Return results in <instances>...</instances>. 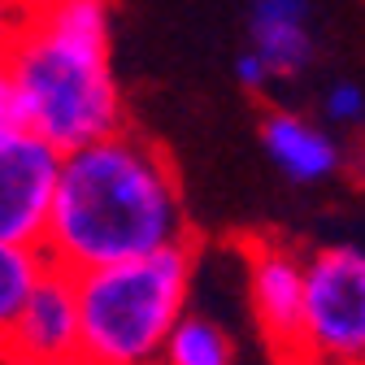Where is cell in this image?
<instances>
[{"label":"cell","instance_id":"cell-1","mask_svg":"<svg viewBox=\"0 0 365 365\" xmlns=\"http://www.w3.org/2000/svg\"><path fill=\"white\" fill-rule=\"evenodd\" d=\"M170 244H187V213L178 174L148 135L118 126L66 153L43 240L53 265L83 274Z\"/></svg>","mask_w":365,"mask_h":365},{"label":"cell","instance_id":"cell-2","mask_svg":"<svg viewBox=\"0 0 365 365\" xmlns=\"http://www.w3.org/2000/svg\"><path fill=\"white\" fill-rule=\"evenodd\" d=\"M0 66L9 74L14 118L66 153L126 126L109 0H31V14L0 43Z\"/></svg>","mask_w":365,"mask_h":365},{"label":"cell","instance_id":"cell-3","mask_svg":"<svg viewBox=\"0 0 365 365\" xmlns=\"http://www.w3.org/2000/svg\"><path fill=\"white\" fill-rule=\"evenodd\" d=\"M192 248L170 244L144 257L91 265L78 279L83 361L144 365L161 361L174 322L192 300Z\"/></svg>","mask_w":365,"mask_h":365},{"label":"cell","instance_id":"cell-4","mask_svg":"<svg viewBox=\"0 0 365 365\" xmlns=\"http://www.w3.org/2000/svg\"><path fill=\"white\" fill-rule=\"evenodd\" d=\"M300 361L365 365V248L327 244L309 252Z\"/></svg>","mask_w":365,"mask_h":365},{"label":"cell","instance_id":"cell-5","mask_svg":"<svg viewBox=\"0 0 365 365\" xmlns=\"http://www.w3.org/2000/svg\"><path fill=\"white\" fill-rule=\"evenodd\" d=\"M66 148L43 130L9 118L0 122V240L43 248L57 205Z\"/></svg>","mask_w":365,"mask_h":365},{"label":"cell","instance_id":"cell-6","mask_svg":"<svg viewBox=\"0 0 365 365\" xmlns=\"http://www.w3.org/2000/svg\"><path fill=\"white\" fill-rule=\"evenodd\" d=\"M244 265H248V313L257 322L265 352L283 356V361H300L309 257L287 244L257 240V244H248Z\"/></svg>","mask_w":365,"mask_h":365},{"label":"cell","instance_id":"cell-7","mask_svg":"<svg viewBox=\"0 0 365 365\" xmlns=\"http://www.w3.org/2000/svg\"><path fill=\"white\" fill-rule=\"evenodd\" d=\"M0 356L35 361V365L83 361V309H78V279L70 269L61 265L43 269V279L26 296Z\"/></svg>","mask_w":365,"mask_h":365},{"label":"cell","instance_id":"cell-8","mask_svg":"<svg viewBox=\"0 0 365 365\" xmlns=\"http://www.w3.org/2000/svg\"><path fill=\"white\" fill-rule=\"evenodd\" d=\"M261 148H265L269 165L287 182H300V187H317V182L335 178L348 165V157L339 153V140H335V126L313 122L292 109H274L261 118Z\"/></svg>","mask_w":365,"mask_h":365},{"label":"cell","instance_id":"cell-9","mask_svg":"<svg viewBox=\"0 0 365 365\" xmlns=\"http://www.w3.org/2000/svg\"><path fill=\"white\" fill-rule=\"evenodd\" d=\"M309 0H257L248 18V48L261 53L274 78H296L313 61Z\"/></svg>","mask_w":365,"mask_h":365},{"label":"cell","instance_id":"cell-10","mask_svg":"<svg viewBox=\"0 0 365 365\" xmlns=\"http://www.w3.org/2000/svg\"><path fill=\"white\" fill-rule=\"evenodd\" d=\"M235 356H240L235 335L226 331L217 317L192 313V309L174 322V331L165 339V352H161V361H170V365H231Z\"/></svg>","mask_w":365,"mask_h":365},{"label":"cell","instance_id":"cell-11","mask_svg":"<svg viewBox=\"0 0 365 365\" xmlns=\"http://www.w3.org/2000/svg\"><path fill=\"white\" fill-rule=\"evenodd\" d=\"M48 252L43 248H31V244H5L0 240V348H5L18 313L26 304V296L35 292V283L43 279L48 269Z\"/></svg>","mask_w":365,"mask_h":365},{"label":"cell","instance_id":"cell-12","mask_svg":"<svg viewBox=\"0 0 365 365\" xmlns=\"http://www.w3.org/2000/svg\"><path fill=\"white\" fill-rule=\"evenodd\" d=\"M322 113L335 130H356L365 126V87L344 78V83H331V91L322 96Z\"/></svg>","mask_w":365,"mask_h":365},{"label":"cell","instance_id":"cell-13","mask_svg":"<svg viewBox=\"0 0 365 365\" xmlns=\"http://www.w3.org/2000/svg\"><path fill=\"white\" fill-rule=\"evenodd\" d=\"M235 78H240L248 91H265V87L274 83V74H269V66L261 61V53H257V48L240 53V61H235Z\"/></svg>","mask_w":365,"mask_h":365},{"label":"cell","instance_id":"cell-14","mask_svg":"<svg viewBox=\"0 0 365 365\" xmlns=\"http://www.w3.org/2000/svg\"><path fill=\"white\" fill-rule=\"evenodd\" d=\"M14 118V91H9V74L5 66H0V122H9Z\"/></svg>","mask_w":365,"mask_h":365}]
</instances>
